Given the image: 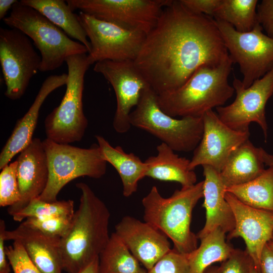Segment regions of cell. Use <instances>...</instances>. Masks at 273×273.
Here are the masks:
<instances>
[{"label":"cell","mask_w":273,"mask_h":273,"mask_svg":"<svg viewBox=\"0 0 273 273\" xmlns=\"http://www.w3.org/2000/svg\"><path fill=\"white\" fill-rule=\"evenodd\" d=\"M229 56L213 17L170 0L133 61L160 95L180 87L201 66L219 65Z\"/></svg>","instance_id":"obj_1"},{"label":"cell","mask_w":273,"mask_h":273,"mask_svg":"<svg viewBox=\"0 0 273 273\" xmlns=\"http://www.w3.org/2000/svg\"><path fill=\"white\" fill-rule=\"evenodd\" d=\"M76 186L81 193L80 204L60 242L62 268L68 273H77L99 257L110 237V213L105 203L86 184Z\"/></svg>","instance_id":"obj_2"},{"label":"cell","mask_w":273,"mask_h":273,"mask_svg":"<svg viewBox=\"0 0 273 273\" xmlns=\"http://www.w3.org/2000/svg\"><path fill=\"white\" fill-rule=\"evenodd\" d=\"M233 64L229 55L219 65L201 66L179 88L157 95L159 107L173 118H183L202 117L222 106L235 92L228 82Z\"/></svg>","instance_id":"obj_3"},{"label":"cell","mask_w":273,"mask_h":273,"mask_svg":"<svg viewBox=\"0 0 273 273\" xmlns=\"http://www.w3.org/2000/svg\"><path fill=\"white\" fill-rule=\"evenodd\" d=\"M202 197L203 180L176 190L168 198L153 186L142 200L144 220L169 238L175 250L187 255L198 247V239L191 230V222L193 210Z\"/></svg>","instance_id":"obj_4"},{"label":"cell","mask_w":273,"mask_h":273,"mask_svg":"<svg viewBox=\"0 0 273 273\" xmlns=\"http://www.w3.org/2000/svg\"><path fill=\"white\" fill-rule=\"evenodd\" d=\"M3 21L32 40L41 56L40 72L53 71L60 68L68 57L88 53L83 44L70 38L36 10L20 1L13 5L10 15Z\"/></svg>","instance_id":"obj_5"},{"label":"cell","mask_w":273,"mask_h":273,"mask_svg":"<svg viewBox=\"0 0 273 273\" xmlns=\"http://www.w3.org/2000/svg\"><path fill=\"white\" fill-rule=\"evenodd\" d=\"M65 63L68 69L65 93L59 105L46 117L44 127L47 139L69 144L80 141L87 127L82 97L84 76L90 65L87 54L70 56Z\"/></svg>","instance_id":"obj_6"},{"label":"cell","mask_w":273,"mask_h":273,"mask_svg":"<svg viewBox=\"0 0 273 273\" xmlns=\"http://www.w3.org/2000/svg\"><path fill=\"white\" fill-rule=\"evenodd\" d=\"M157 96L150 87L143 91L138 105L130 114L131 126L147 131L174 151H194L203 135L202 117L173 118L161 109Z\"/></svg>","instance_id":"obj_7"},{"label":"cell","mask_w":273,"mask_h":273,"mask_svg":"<svg viewBox=\"0 0 273 273\" xmlns=\"http://www.w3.org/2000/svg\"><path fill=\"white\" fill-rule=\"evenodd\" d=\"M42 144L49 175L46 189L38 198L40 200L56 201L61 189L74 179L82 176L100 178L106 173L107 162L98 144L82 148L59 144L47 138Z\"/></svg>","instance_id":"obj_8"},{"label":"cell","mask_w":273,"mask_h":273,"mask_svg":"<svg viewBox=\"0 0 273 273\" xmlns=\"http://www.w3.org/2000/svg\"><path fill=\"white\" fill-rule=\"evenodd\" d=\"M215 21L233 63L239 65L243 86L249 87L273 67V38L262 32L259 23L240 32L225 22Z\"/></svg>","instance_id":"obj_9"},{"label":"cell","mask_w":273,"mask_h":273,"mask_svg":"<svg viewBox=\"0 0 273 273\" xmlns=\"http://www.w3.org/2000/svg\"><path fill=\"white\" fill-rule=\"evenodd\" d=\"M32 40L15 28H0V64L6 85L5 96L20 99L39 71L40 55Z\"/></svg>","instance_id":"obj_10"},{"label":"cell","mask_w":273,"mask_h":273,"mask_svg":"<svg viewBox=\"0 0 273 273\" xmlns=\"http://www.w3.org/2000/svg\"><path fill=\"white\" fill-rule=\"evenodd\" d=\"M170 0H67L74 11L148 34Z\"/></svg>","instance_id":"obj_11"},{"label":"cell","mask_w":273,"mask_h":273,"mask_svg":"<svg viewBox=\"0 0 273 273\" xmlns=\"http://www.w3.org/2000/svg\"><path fill=\"white\" fill-rule=\"evenodd\" d=\"M78 20L90 44L89 65L105 60L134 61L146 34L97 19L79 12Z\"/></svg>","instance_id":"obj_12"},{"label":"cell","mask_w":273,"mask_h":273,"mask_svg":"<svg viewBox=\"0 0 273 273\" xmlns=\"http://www.w3.org/2000/svg\"><path fill=\"white\" fill-rule=\"evenodd\" d=\"M233 87L236 93L235 100L228 106L216 108L218 118L237 130H249L250 124L256 122L261 128L266 140L268 126L265 106L273 93V67L247 88L241 80L234 77Z\"/></svg>","instance_id":"obj_13"},{"label":"cell","mask_w":273,"mask_h":273,"mask_svg":"<svg viewBox=\"0 0 273 273\" xmlns=\"http://www.w3.org/2000/svg\"><path fill=\"white\" fill-rule=\"evenodd\" d=\"M94 70L111 84L116 98L113 126L118 133H126L131 127L129 115L144 90L150 87L132 60H105L96 63Z\"/></svg>","instance_id":"obj_14"},{"label":"cell","mask_w":273,"mask_h":273,"mask_svg":"<svg viewBox=\"0 0 273 273\" xmlns=\"http://www.w3.org/2000/svg\"><path fill=\"white\" fill-rule=\"evenodd\" d=\"M203 132L198 145L193 151L190 168L209 165L220 172L231 154L249 140V130L233 129L218 118L213 110L202 116Z\"/></svg>","instance_id":"obj_15"},{"label":"cell","mask_w":273,"mask_h":273,"mask_svg":"<svg viewBox=\"0 0 273 273\" xmlns=\"http://www.w3.org/2000/svg\"><path fill=\"white\" fill-rule=\"evenodd\" d=\"M225 198L233 212L235 226L228 233L230 241L241 237L246 244V250L252 258L255 267L260 273V258L264 246L273 235V211L255 208L238 199L226 192Z\"/></svg>","instance_id":"obj_16"},{"label":"cell","mask_w":273,"mask_h":273,"mask_svg":"<svg viewBox=\"0 0 273 273\" xmlns=\"http://www.w3.org/2000/svg\"><path fill=\"white\" fill-rule=\"evenodd\" d=\"M115 233L148 271L171 250L167 237L151 224L125 216Z\"/></svg>","instance_id":"obj_17"},{"label":"cell","mask_w":273,"mask_h":273,"mask_svg":"<svg viewBox=\"0 0 273 273\" xmlns=\"http://www.w3.org/2000/svg\"><path fill=\"white\" fill-rule=\"evenodd\" d=\"M20 201L8 208L12 215L26 206L43 192L49 180L48 159L42 141L33 138L17 158Z\"/></svg>","instance_id":"obj_18"},{"label":"cell","mask_w":273,"mask_h":273,"mask_svg":"<svg viewBox=\"0 0 273 273\" xmlns=\"http://www.w3.org/2000/svg\"><path fill=\"white\" fill-rule=\"evenodd\" d=\"M67 73L51 75L45 79L31 106L19 119L0 154V169L10 163L13 158L32 141L39 111L43 102L53 91L66 84Z\"/></svg>","instance_id":"obj_19"},{"label":"cell","mask_w":273,"mask_h":273,"mask_svg":"<svg viewBox=\"0 0 273 273\" xmlns=\"http://www.w3.org/2000/svg\"><path fill=\"white\" fill-rule=\"evenodd\" d=\"M202 167L204 176L202 206L206 210V221L202 229L197 234L200 240L218 228L229 233L235 226L233 212L225 198L226 187L220 172L209 165Z\"/></svg>","instance_id":"obj_20"},{"label":"cell","mask_w":273,"mask_h":273,"mask_svg":"<svg viewBox=\"0 0 273 273\" xmlns=\"http://www.w3.org/2000/svg\"><path fill=\"white\" fill-rule=\"evenodd\" d=\"M5 240L19 242L41 273H62L60 239L48 236L22 222L16 229L4 230Z\"/></svg>","instance_id":"obj_21"},{"label":"cell","mask_w":273,"mask_h":273,"mask_svg":"<svg viewBox=\"0 0 273 273\" xmlns=\"http://www.w3.org/2000/svg\"><path fill=\"white\" fill-rule=\"evenodd\" d=\"M157 154L148 157L146 176L165 181H175L181 188L196 184L197 175L190 168V160L179 157L166 144L161 143L156 147Z\"/></svg>","instance_id":"obj_22"},{"label":"cell","mask_w":273,"mask_h":273,"mask_svg":"<svg viewBox=\"0 0 273 273\" xmlns=\"http://www.w3.org/2000/svg\"><path fill=\"white\" fill-rule=\"evenodd\" d=\"M263 151L262 148L255 147L249 140L238 147L220 172L226 188L246 183L259 176L265 169Z\"/></svg>","instance_id":"obj_23"},{"label":"cell","mask_w":273,"mask_h":273,"mask_svg":"<svg viewBox=\"0 0 273 273\" xmlns=\"http://www.w3.org/2000/svg\"><path fill=\"white\" fill-rule=\"evenodd\" d=\"M104 159L117 171L122 183L123 195L129 197L138 190L139 181L146 177L147 165L133 153H127L121 146L114 147L102 136H95Z\"/></svg>","instance_id":"obj_24"},{"label":"cell","mask_w":273,"mask_h":273,"mask_svg":"<svg viewBox=\"0 0 273 273\" xmlns=\"http://www.w3.org/2000/svg\"><path fill=\"white\" fill-rule=\"evenodd\" d=\"M23 5L36 10L68 36L76 39L90 50V44L80 23L78 15L74 13L66 1L21 0Z\"/></svg>","instance_id":"obj_25"},{"label":"cell","mask_w":273,"mask_h":273,"mask_svg":"<svg viewBox=\"0 0 273 273\" xmlns=\"http://www.w3.org/2000/svg\"><path fill=\"white\" fill-rule=\"evenodd\" d=\"M225 233L220 228L200 240L195 250L186 255L189 273H204L214 263L222 262L231 255L234 248L226 241Z\"/></svg>","instance_id":"obj_26"},{"label":"cell","mask_w":273,"mask_h":273,"mask_svg":"<svg viewBox=\"0 0 273 273\" xmlns=\"http://www.w3.org/2000/svg\"><path fill=\"white\" fill-rule=\"evenodd\" d=\"M226 192L248 206L273 211V166L249 182L227 188Z\"/></svg>","instance_id":"obj_27"},{"label":"cell","mask_w":273,"mask_h":273,"mask_svg":"<svg viewBox=\"0 0 273 273\" xmlns=\"http://www.w3.org/2000/svg\"><path fill=\"white\" fill-rule=\"evenodd\" d=\"M100 273H147L121 239L114 232L99 255Z\"/></svg>","instance_id":"obj_28"},{"label":"cell","mask_w":273,"mask_h":273,"mask_svg":"<svg viewBox=\"0 0 273 273\" xmlns=\"http://www.w3.org/2000/svg\"><path fill=\"white\" fill-rule=\"evenodd\" d=\"M257 0H221L213 18L225 22L238 32L251 31L258 24Z\"/></svg>","instance_id":"obj_29"},{"label":"cell","mask_w":273,"mask_h":273,"mask_svg":"<svg viewBox=\"0 0 273 273\" xmlns=\"http://www.w3.org/2000/svg\"><path fill=\"white\" fill-rule=\"evenodd\" d=\"M74 213V201L72 200L47 202L37 198L11 216L14 220L21 221L29 217H72Z\"/></svg>","instance_id":"obj_30"},{"label":"cell","mask_w":273,"mask_h":273,"mask_svg":"<svg viewBox=\"0 0 273 273\" xmlns=\"http://www.w3.org/2000/svg\"><path fill=\"white\" fill-rule=\"evenodd\" d=\"M17 161L5 166L0 173V206H12L20 199L17 178Z\"/></svg>","instance_id":"obj_31"},{"label":"cell","mask_w":273,"mask_h":273,"mask_svg":"<svg viewBox=\"0 0 273 273\" xmlns=\"http://www.w3.org/2000/svg\"><path fill=\"white\" fill-rule=\"evenodd\" d=\"M73 217L55 216L46 218L29 217L22 222L48 236L61 239L69 230Z\"/></svg>","instance_id":"obj_32"},{"label":"cell","mask_w":273,"mask_h":273,"mask_svg":"<svg viewBox=\"0 0 273 273\" xmlns=\"http://www.w3.org/2000/svg\"><path fill=\"white\" fill-rule=\"evenodd\" d=\"M5 251L14 273H41L19 242L15 241L12 245L5 246Z\"/></svg>","instance_id":"obj_33"},{"label":"cell","mask_w":273,"mask_h":273,"mask_svg":"<svg viewBox=\"0 0 273 273\" xmlns=\"http://www.w3.org/2000/svg\"><path fill=\"white\" fill-rule=\"evenodd\" d=\"M147 273H189L186 255L173 248L159 259Z\"/></svg>","instance_id":"obj_34"},{"label":"cell","mask_w":273,"mask_h":273,"mask_svg":"<svg viewBox=\"0 0 273 273\" xmlns=\"http://www.w3.org/2000/svg\"><path fill=\"white\" fill-rule=\"evenodd\" d=\"M254 261L245 250L234 249L230 256L221 262L217 273H251Z\"/></svg>","instance_id":"obj_35"},{"label":"cell","mask_w":273,"mask_h":273,"mask_svg":"<svg viewBox=\"0 0 273 273\" xmlns=\"http://www.w3.org/2000/svg\"><path fill=\"white\" fill-rule=\"evenodd\" d=\"M258 23L266 35L273 38V0H263L257 6Z\"/></svg>","instance_id":"obj_36"},{"label":"cell","mask_w":273,"mask_h":273,"mask_svg":"<svg viewBox=\"0 0 273 273\" xmlns=\"http://www.w3.org/2000/svg\"><path fill=\"white\" fill-rule=\"evenodd\" d=\"M191 11L213 18L221 0H180Z\"/></svg>","instance_id":"obj_37"},{"label":"cell","mask_w":273,"mask_h":273,"mask_svg":"<svg viewBox=\"0 0 273 273\" xmlns=\"http://www.w3.org/2000/svg\"><path fill=\"white\" fill-rule=\"evenodd\" d=\"M260 273H273V251L266 244L260 258Z\"/></svg>","instance_id":"obj_38"},{"label":"cell","mask_w":273,"mask_h":273,"mask_svg":"<svg viewBox=\"0 0 273 273\" xmlns=\"http://www.w3.org/2000/svg\"><path fill=\"white\" fill-rule=\"evenodd\" d=\"M17 0H1L0 1V20H3L10 9H12Z\"/></svg>","instance_id":"obj_39"},{"label":"cell","mask_w":273,"mask_h":273,"mask_svg":"<svg viewBox=\"0 0 273 273\" xmlns=\"http://www.w3.org/2000/svg\"><path fill=\"white\" fill-rule=\"evenodd\" d=\"M77 273H100L99 257L96 258Z\"/></svg>","instance_id":"obj_40"},{"label":"cell","mask_w":273,"mask_h":273,"mask_svg":"<svg viewBox=\"0 0 273 273\" xmlns=\"http://www.w3.org/2000/svg\"><path fill=\"white\" fill-rule=\"evenodd\" d=\"M263 158L265 164L267 165L268 166H273V155L269 154L265 151L264 150L263 153ZM270 241H273V235L272 238Z\"/></svg>","instance_id":"obj_41"},{"label":"cell","mask_w":273,"mask_h":273,"mask_svg":"<svg viewBox=\"0 0 273 273\" xmlns=\"http://www.w3.org/2000/svg\"><path fill=\"white\" fill-rule=\"evenodd\" d=\"M218 266L215 265H211L208 267L204 272V273H217Z\"/></svg>","instance_id":"obj_42"},{"label":"cell","mask_w":273,"mask_h":273,"mask_svg":"<svg viewBox=\"0 0 273 273\" xmlns=\"http://www.w3.org/2000/svg\"><path fill=\"white\" fill-rule=\"evenodd\" d=\"M267 244L268 247L273 251V241H269Z\"/></svg>","instance_id":"obj_43"},{"label":"cell","mask_w":273,"mask_h":273,"mask_svg":"<svg viewBox=\"0 0 273 273\" xmlns=\"http://www.w3.org/2000/svg\"><path fill=\"white\" fill-rule=\"evenodd\" d=\"M251 273H258V271H257V270L256 269V268L254 267L252 271V272Z\"/></svg>","instance_id":"obj_44"},{"label":"cell","mask_w":273,"mask_h":273,"mask_svg":"<svg viewBox=\"0 0 273 273\" xmlns=\"http://www.w3.org/2000/svg\"><path fill=\"white\" fill-rule=\"evenodd\" d=\"M272 98H273V93H272Z\"/></svg>","instance_id":"obj_45"}]
</instances>
